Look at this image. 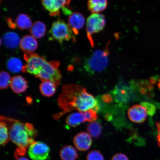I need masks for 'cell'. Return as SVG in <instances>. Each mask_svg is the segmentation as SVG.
Instances as JSON below:
<instances>
[{"label":"cell","mask_w":160,"mask_h":160,"mask_svg":"<svg viewBox=\"0 0 160 160\" xmlns=\"http://www.w3.org/2000/svg\"><path fill=\"white\" fill-rule=\"evenodd\" d=\"M141 105L145 107L148 115L151 117L155 115L156 112V108L153 104L145 102H142Z\"/></svg>","instance_id":"83f0119b"},{"label":"cell","mask_w":160,"mask_h":160,"mask_svg":"<svg viewBox=\"0 0 160 160\" xmlns=\"http://www.w3.org/2000/svg\"><path fill=\"white\" fill-rule=\"evenodd\" d=\"M50 152L49 146L41 141H35L29 146L28 151L29 157L33 160H47Z\"/></svg>","instance_id":"52a82bcc"},{"label":"cell","mask_w":160,"mask_h":160,"mask_svg":"<svg viewBox=\"0 0 160 160\" xmlns=\"http://www.w3.org/2000/svg\"><path fill=\"white\" fill-rule=\"evenodd\" d=\"M4 44L9 49H15L19 45L20 41L19 36L14 32H8L5 34L3 37Z\"/></svg>","instance_id":"9a60e30c"},{"label":"cell","mask_w":160,"mask_h":160,"mask_svg":"<svg viewBox=\"0 0 160 160\" xmlns=\"http://www.w3.org/2000/svg\"><path fill=\"white\" fill-rule=\"evenodd\" d=\"M9 138V130L7 124L1 121L0 124V143L2 146H5L8 142Z\"/></svg>","instance_id":"cb8c5ba5"},{"label":"cell","mask_w":160,"mask_h":160,"mask_svg":"<svg viewBox=\"0 0 160 160\" xmlns=\"http://www.w3.org/2000/svg\"><path fill=\"white\" fill-rule=\"evenodd\" d=\"M1 121L4 122L9 130L10 140L18 147L27 148L34 142L33 138L37 132L31 124L24 123L17 120L1 116Z\"/></svg>","instance_id":"3957f363"},{"label":"cell","mask_w":160,"mask_h":160,"mask_svg":"<svg viewBox=\"0 0 160 160\" xmlns=\"http://www.w3.org/2000/svg\"><path fill=\"white\" fill-rule=\"evenodd\" d=\"M102 99L103 102L107 103H109L112 101V98L111 96L108 94L103 95L102 97Z\"/></svg>","instance_id":"1f68e13d"},{"label":"cell","mask_w":160,"mask_h":160,"mask_svg":"<svg viewBox=\"0 0 160 160\" xmlns=\"http://www.w3.org/2000/svg\"><path fill=\"white\" fill-rule=\"evenodd\" d=\"M71 0H41L45 9L52 17L60 16V9L68 5Z\"/></svg>","instance_id":"9c48e42d"},{"label":"cell","mask_w":160,"mask_h":160,"mask_svg":"<svg viewBox=\"0 0 160 160\" xmlns=\"http://www.w3.org/2000/svg\"><path fill=\"white\" fill-rule=\"evenodd\" d=\"M157 128V143L158 146L160 148V122H158L156 123Z\"/></svg>","instance_id":"4dcf8cb0"},{"label":"cell","mask_w":160,"mask_h":160,"mask_svg":"<svg viewBox=\"0 0 160 160\" xmlns=\"http://www.w3.org/2000/svg\"><path fill=\"white\" fill-rule=\"evenodd\" d=\"M7 66L9 71L13 73H17L22 71L23 66L21 60L15 57H12L8 60Z\"/></svg>","instance_id":"7402d4cb"},{"label":"cell","mask_w":160,"mask_h":160,"mask_svg":"<svg viewBox=\"0 0 160 160\" xmlns=\"http://www.w3.org/2000/svg\"><path fill=\"white\" fill-rule=\"evenodd\" d=\"M85 121L84 112H80L71 114L68 116L66 119V123L69 127H75Z\"/></svg>","instance_id":"e0dca14e"},{"label":"cell","mask_w":160,"mask_h":160,"mask_svg":"<svg viewBox=\"0 0 160 160\" xmlns=\"http://www.w3.org/2000/svg\"><path fill=\"white\" fill-rule=\"evenodd\" d=\"M109 62L107 51L97 50L94 52L85 62L86 71L91 73L102 71L107 67Z\"/></svg>","instance_id":"277c9868"},{"label":"cell","mask_w":160,"mask_h":160,"mask_svg":"<svg viewBox=\"0 0 160 160\" xmlns=\"http://www.w3.org/2000/svg\"><path fill=\"white\" fill-rule=\"evenodd\" d=\"M107 0H88V8L92 13H98L107 7Z\"/></svg>","instance_id":"ac0fdd59"},{"label":"cell","mask_w":160,"mask_h":160,"mask_svg":"<svg viewBox=\"0 0 160 160\" xmlns=\"http://www.w3.org/2000/svg\"><path fill=\"white\" fill-rule=\"evenodd\" d=\"M17 160H29L27 158L22 157L21 158H19L17 159Z\"/></svg>","instance_id":"e575fe53"},{"label":"cell","mask_w":160,"mask_h":160,"mask_svg":"<svg viewBox=\"0 0 160 160\" xmlns=\"http://www.w3.org/2000/svg\"><path fill=\"white\" fill-rule=\"evenodd\" d=\"M158 87L160 89V78L159 81V83L158 84Z\"/></svg>","instance_id":"d590c367"},{"label":"cell","mask_w":160,"mask_h":160,"mask_svg":"<svg viewBox=\"0 0 160 160\" xmlns=\"http://www.w3.org/2000/svg\"><path fill=\"white\" fill-rule=\"evenodd\" d=\"M11 87L13 92L17 93L23 92L27 89L28 82L21 76H17L12 78Z\"/></svg>","instance_id":"5bb4252c"},{"label":"cell","mask_w":160,"mask_h":160,"mask_svg":"<svg viewBox=\"0 0 160 160\" xmlns=\"http://www.w3.org/2000/svg\"><path fill=\"white\" fill-rule=\"evenodd\" d=\"M87 129L90 135L96 139L98 138L101 136L102 131L101 125L97 122H93L90 123L88 126Z\"/></svg>","instance_id":"603a6c76"},{"label":"cell","mask_w":160,"mask_h":160,"mask_svg":"<svg viewBox=\"0 0 160 160\" xmlns=\"http://www.w3.org/2000/svg\"><path fill=\"white\" fill-rule=\"evenodd\" d=\"M7 22L8 25H9V27H11L12 28H15L17 27L15 24V23H13V22L12 21V20L11 19L9 18L7 20Z\"/></svg>","instance_id":"836d02e7"},{"label":"cell","mask_w":160,"mask_h":160,"mask_svg":"<svg viewBox=\"0 0 160 160\" xmlns=\"http://www.w3.org/2000/svg\"><path fill=\"white\" fill-rule=\"evenodd\" d=\"M111 160H129V159L124 154L118 153L114 155Z\"/></svg>","instance_id":"f546056e"},{"label":"cell","mask_w":160,"mask_h":160,"mask_svg":"<svg viewBox=\"0 0 160 160\" xmlns=\"http://www.w3.org/2000/svg\"><path fill=\"white\" fill-rule=\"evenodd\" d=\"M76 148L81 151H88L92 144L91 136L86 132H81L75 136L73 140Z\"/></svg>","instance_id":"30bf717a"},{"label":"cell","mask_w":160,"mask_h":160,"mask_svg":"<svg viewBox=\"0 0 160 160\" xmlns=\"http://www.w3.org/2000/svg\"><path fill=\"white\" fill-rule=\"evenodd\" d=\"M68 24L76 34L78 33V30L82 28L85 23L84 17L81 13H74L70 16L68 19Z\"/></svg>","instance_id":"4fadbf2b"},{"label":"cell","mask_w":160,"mask_h":160,"mask_svg":"<svg viewBox=\"0 0 160 160\" xmlns=\"http://www.w3.org/2000/svg\"><path fill=\"white\" fill-rule=\"evenodd\" d=\"M59 156L62 160H76L79 157L75 148L68 145L64 146L60 150Z\"/></svg>","instance_id":"2e32d148"},{"label":"cell","mask_w":160,"mask_h":160,"mask_svg":"<svg viewBox=\"0 0 160 160\" xmlns=\"http://www.w3.org/2000/svg\"><path fill=\"white\" fill-rule=\"evenodd\" d=\"M113 93L117 101L121 103L128 102L133 97L131 88L127 84L122 82L116 86Z\"/></svg>","instance_id":"ba28073f"},{"label":"cell","mask_w":160,"mask_h":160,"mask_svg":"<svg viewBox=\"0 0 160 160\" xmlns=\"http://www.w3.org/2000/svg\"><path fill=\"white\" fill-rule=\"evenodd\" d=\"M50 33L53 39L59 43L68 41L73 37V30L69 24L63 20L59 19L52 25Z\"/></svg>","instance_id":"5b68a950"},{"label":"cell","mask_w":160,"mask_h":160,"mask_svg":"<svg viewBox=\"0 0 160 160\" xmlns=\"http://www.w3.org/2000/svg\"><path fill=\"white\" fill-rule=\"evenodd\" d=\"M87 160H105L102 153L98 150H93L89 152L87 156Z\"/></svg>","instance_id":"484cf974"},{"label":"cell","mask_w":160,"mask_h":160,"mask_svg":"<svg viewBox=\"0 0 160 160\" xmlns=\"http://www.w3.org/2000/svg\"><path fill=\"white\" fill-rule=\"evenodd\" d=\"M16 26L21 30H26L31 28L32 22L31 18L25 14H21L18 16L15 21Z\"/></svg>","instance_id":"44dd1931"},{"label":"cell","mask_w":160,"mask_h":160,"mask_svg":"<svg viewBox=\"0 0 160 160\" xmlns=\"http://www.w3.org/2000/svg\"><path fill=\"white\" fill-rule=\"evenodd\" d=\"M11 76L8 73L5 71H1L0 73V87L1 89L7 88L11 82Z\"/></svg>","instance_id":"d4e9b609"},{"label":"cell","mask_w":160,"mask_h":160,"mask_svg":"<svg viewBox=\"0 0 160 160\" xmlns=\"http://www.w3.org/2000/svg\"><path fill=\"white\" fill-rule=\"evenodd\" d=\"M57 86L53 82L50 81H43L40 85V91L43 95L47 97H50L54 94Z\"/></svg>","instance_id":"ffe728a7"},{"label":"cell","mask_w":160,"mask_h":160,"mask_svg":"<svg viewBox=\"0 0 160 160\" xmlns=\"http://www.w3.org/2000/svg\"><path fill=\"white\" fill-rule=\"evenodd\" d=\"M86 118V121L88 122H95L98 118L97 111L91 109L84 112Z\"/></svg>","instance_id":"4316f807"},{"label":"cell","mask_w":160,"mask_h":160,"mask_svg":"<svg viewBox=\"0 0 160 160\" xmlns=\"http://www.w3.org/2000/svg\"><path fill=\"white\" fill-rule=\"evenodd\" d=\"M62 9L63 13L65 15H71L72 14L71 9L67 7V6L63 7Z\"/></svg>","instance_id":"d6a6232c"},{"label":"cell","mask_w":160,"mask_h":160,"mask_svg":"<svg viewBox=\"0 0 160 160\" xmlns=\"http://www.w3.org/2000/svg\"><path fill=\"white\" fill-rule=\"evenodd\" d=\"M26 151V148L18 147L15 152V158L17 159L23 157L25 155Z\"/></svg>","instance_id":"f1b7e54d"},{"label":"cell","mask_w":160,"mask_h":160,"mask_svg":"<svg viewBox=\"0 0 160 160\" xmlns=\"http://www.w3.org/2000/svg\"><path fill=\"white\" fill-rule=\"evenodd\" d=\"M105 25V18L104 16L101 14L92 13L88 18L86 29L88 37L91 40L92 44V35L101 31L103 29Z\"/></svg>","instance_id":"8992f818"},{"label":"cell","mask_w":160,"mask_h":160,"mask_svg":"<svg viewBox=\"0 0 160 160\" xmlns=\"http://www.w3.org/2000/svg\"><path fill=\"white\" fill-rule=\"evenodd\" d=\"M46 27L44 23L41 21H37L34 23L30 29V32L32 37L35 38L40 39L45 35Z\"/></svg>","instance_id":"d6986e66"},{"label":"cell","mask_w":160,"mask_h":160,"mask_svg":"<svg viewBox=\"0 0 160 160\" xmlns=\"http://www.w3.org/2000/svg\"><path fill=\"white\" fill-rule=\"evenodd\" d=\"M19 46L23 52L26 53H32L37 49L38 44L34 37L28 35L22 38Z\"/></svg>","instance_id":"7c38bea8"},{"label":"cell","mask_w":160,"mask_h":160,"mask_svg":"<svg viewBox=\"0 0 160 160\" xmlns=\"http://www.w3.org/2000/svg\"><path fill=\"white\" fill-rule=\"evenodd\" d=\"M58 103L63 111L53 115L54 118L56 119L73 110L83 112L91 109L96 111L99 109L98 102L93 96L88 93L84 88L76 84L63 86Z\"/></svg>","instance_id":"6da1fadb"},{"label":"cell","mask_w":160,"mask_h":160,"mask_svg":"<svg viewBox=\"0 0 160 160\" xmlns=\"http://www.w3.org/2000/svg\"><path fill=\"white\" fill-rule=\"evenodd\" d=\"M26 64L22 71L35 75L42 81H50L58 87L61 82L62 76L58 68L59 61H47L44 58L37 54L26 53L24 55Z\"/></svg>","instance_id":"7a4b0ae2"},{"label":"cell","mask_w":160,"mask_h":160,"mask_svg":"<svg viewBox=\"0 0 160 160\" xmlns=\"http://www.w3.org/2000/svg\"><path fill=\"white\" fill-rule=\"evenodd\" d=\"M147 112L143 106L137 105L132 106L128 111V115L131 121L134 122L142 123L147 119Z\"/></svg>","instance_id":"8fae6325"}]
</instances>
